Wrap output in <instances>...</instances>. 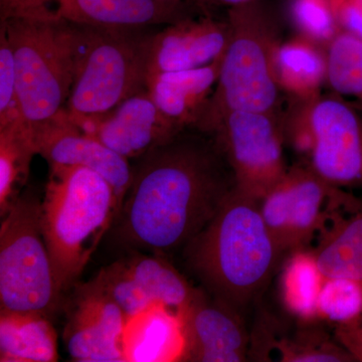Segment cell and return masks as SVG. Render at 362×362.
I'll use <instances>...</instances> for the list:
<instances>
[{"label": "cell", "mask_w": 362, "mask_h": 362, "mask_svg": "<svg viewBox=\"0 0 362 362\" xmlns=\"http://www.w3.org/2000/svg\"><path fill=\"white\" fill-rule=\"evenodd\" d=\"M37 156L32 130L21 121L0 127V216H4L23 192L30 163Z\"/></svg>", "instance_id": "24"}, {"label": "cell", "mask_w": 362, "mask_h": 362, "mask_svg": "<svg viewBox=\"0 0 362 362\" xmlns=\"http://www.w3.org/2000/svg\"><path fill=\"white\" fill-rule=\"evenodd\" d=\"M282 180L291 254L309 249L341 204L345 190L324 180L305 160L290 166Z\"/></svg>", "instance_id": "17"}, {"label": "cell", "mask_w": 362, "mask_h": 362, "mask_svg": "<svg viewBox=\"0 0 362 362\" xmlns=\"http://www.w3.org/2000/svg\"><path fill=\"white\" fill-rule=\"evenodd\" d=\"M230 39L228 21L209 13L164 26L152 39L148 78L211 65L223 56Z\"/></svg>", "instance_id": "16"}, {"label": "cell", "mask_w": 362, "mask_h": 362, "mask_svg": "<svg viewBox=\"0 0 362 362\" xmlns=\"http://www.w3.org/2000/svg\"><path fill=\"white\" fill-rule=\"evenodd\" d=\"M326 83L339 96L362 103V40L341 30L326 47Z\"/></svg>", "instance_id": "26"}, {"label": "cell", "mask_w": 362, "mask_h": 362, "mask_svg": "<svg viewBox=\"0 0 362 362\" xmlns=\"http://www.w3.org/2000/svg\"><path fill=\"white\" fill-rule=\"evenodd\" d=\"M120 211L113 188L95 171L49 165L40 223L62 294L77 284Z\"/></svg>", "instance_id": "3"}, {"label": "cell", "mask_w": 362, "mask_h": 362, "mask_svg": "<svg viewBox=\"0 0 362 362\" xmlns=\"http://www.w3.org/2000/svg\"><path fill=\"white\" fill-rule=\"evenodd\" d=\"M312 252L325 277L362 281V199L345 192Z\"/></svg>", "instance_id": "19"}, {"label": "cell", "mask_w": 362, "mask_h": 362, "mask_svg": "<svg viewBox=\"0 0 362 362\" xmlns=\"http://www.w3.org/2000/svg\"><path fill=\"white\" fill-rule=\"evenodd\" d=\"M311 149L305 161L330 185L362 187V116L339 95L306 104Z\"/></svg>", "instance_id": "9"}, {"label": "cell", "mask_w": 362, "mask_h": 362, "mask_svg": "<svg viewBox=\"0 0 362 362\" xmlns=\"http://www.w3.org/2000/svg\"><path fill=\"white\" fill-rule=\"evenodd\" d=\"M284 261L279 288L286 310L301 323L320 321L317 305L325 276L312 250L293 252Z\"/></svg>", "instance_id": "23"}, {"label": "cell", "mask_w": 362, "mask_h": 362, "mask_svg": "<svg viewBox=\"0 0 362 362\" xmlns=\"http://www.w3.org/2000/svg\"><path fill=\"white\" fill-rule=\"evenodd\" d=\"M0 1H7V0H0ZM8 1H11V0H8Z\"/></svg>", "instance_id": "35"}, {"label": "cell", "mask_w": 362, "mask_h": 362, "mask_svg": "<svg viewBox=\"0 0 362 362\" xmlns=\"http://www.w3.org/2000/svg\"><path fill=\"white\" fill-rule=\"evenodd\" d=\"M94 279L127 319L154 305L177 313L189 303L197 290L158 254L131 255L101 269Z\"/></svg>", "instance_id": "10"}, {"label": "cell", "mask_w": 362, "mask_h": 362, "mask_svg": "<svg viewBox=\"0 0 362 362\" xmlns=\"http://www.w3.org/2000/svg\"><path fill=\"white\" fill-rule=\"evenodd\" d=\"M341 30L362 40V0H331Z\"/></svg>", "instance_id": "30"}, {"label": "cell", "mask_w": 362, "mask_h": 362, "mask_svg": "<svg viewBox=\"0 0 362 362\" xmlns=\"http://www.w3.org/2000/svg\"><path fill=\"white\" fill-rule=\"evenodd\" d=\"M289 14L300 35L325 49L341 32L331 0H290Z\"/></svg>", "instance_id": "28"}, {"label": "cell", "mask_w": 362, "mask_h": 362, "mask_svg": "<svg viewBox=\"0 0 362 362\" xmlns=\"http://www.w3.org/2000/svg\"><path fill=\"white\" fill-rule=\"evenodd\" d=\"M80 42L65 107L71 122L111 111L147 89L154 28H111L78 25Z\"/></svg>", "instance_id": "6"}, {"label": "cell", "mask_w": 362, "mask_h": 362, "mask_svg": "<svg viewBox=\"0 0 362 362\" xmlns=\"http://www.w3.org/2000/svg\"><path fill=\"white\" fill-rule=\"evenodd\" d=\"M49 6L59 18L76 25L146 28L173 25L206 13L188 0H28L25 6Z\"/></svg>", "instance_id": "15"}, {"label": "cell", "mask_w": 362, "mask_h": 362, "mask_svg": "<svg viewBox=\"0 0 362 362\" xmlns=\"http://www.w3.org/2000/svg\"><path fill=\"white\" fill-rule=\"evenodd\" d=\"M123 350L126 362L181 361L185 337L180 315L168 307L154 305L129 317Z\"/></svg>", "instance_id": "20"}, {"label": "cell", "mask_w": 362, "mask_h": 362, "mask_svg": "<svg viewBox=\"0 0 362 362\" xmlns=\"http://www.w3.org/2000/svg\"><path fill=\"white\" fill-rule=\"evenodd\" d=\"M136 160L114 225L134 249L163 255L185 247L235 187L216 138L199 130H185Z\"/></svg>", "instance_id": "1"}, {"label": "cell", "mask_w": 362, "mask_h": 362, "mask_svg": "<svg viewBox=\"0 0 362 362\" xmlns=\"http://www.w3.org/2000/svg\"><path fill=\"white\" fill-rule=\"evenodd\" d=\"M319 320L334 326L362 316V281L344 277H325L319 295Z\"/></svg>", "instance_id": "27"}, {"label": "cell", "mask_w": 362, "mask_h": 362, "mask_svg": "<svg viewBox=\"0 0 362 362\" xmlns=\"http://www.w3.org/2000/svg\"><path fill=\"white\" fill-rule=\"evenodd\" d=\"M183 254L202 289L243 315L285 259L267 230L259 201L235 187Z\"/></svg>", "instance_id": "2"}, {"label": "cell", "mask_w": 362, "mask_h": 362, "mask_svg": "<svg viewBox=\"0 0 362 362\" xmlns=\"http://www.w3.org/2000/svg\"><path fill=\"white\" fill-rule=\"evenodd\" d=\"M252 1L255 0H202V4L206 8L209 6H223L230 8V7L243 6Z\"/></svg>", "instance_id": "32"}, {"label": "cell", "mask_w": 362, "mask_h": 362, "mask_svg": "<svg viewBox=\"0 0 362 362\" xmlns=\"http://www.w3.org/2000/svg\"><path fill=\"white\" fill-rule=\"evenodd\" d=\"M40 204L25 190L1 218L0 311L52 317L61 306L63 294L42 235Z\"/></svg>", "instance_id": "7"}, {"label": "cell", "mask_w": 362, "mask_h": 362, "mask_svg": "<svg viewBox=\"0 0 362 362\" xmlns=\"http://www.w3.org/2000/svg\"><path fill=\"white\" fill-rule=\"evenodd\" d=\"M76 125L129 160L140 158L183 132L161 113L147 89L106 114Z\"/></svg>", "instance_id": "14"}, {"label": "cell", "mask_w": 362, "mask_h": 362, "mask_svg": "<svg viewBox=\"0 0 362 362\" xmlns=\"http://www.w3.org/2000/svg\"><path fill=\"white\" fill-rule=\"evenodd\" d=\"M58 361V334L51 317L37 312L0 311V361Z\"/></svg>", "instance_id": "21"}, {"label": "cell", "mask_w": 362, "mask_h": 362, "mask_svg": "<svg viewBox=\"0 0 362 362\" xmlns=\"http://www.w3.org/2000/svg\"><path fill=\"white\" fill-rule=\"evenodd\" d=\"M230 39L218 82L194 129L211 134L233 112L279 113L281 88L276 71L280 26L259 0L230 7Z\"/></svg>", "instance_id": "5"}, {"label": "cell", "mask_w": 362, "mask_h": 362, "mask_svg": "<svg viewBox=\"0 0 362 362\" xmlns=\"http://www.w3.org/2000/svg\"><path fill=\"white\" fill-rule=\"evenodd\" d=\"M177 314L185 337L181 361H249L251 334L244 315L230 305L216 299L201 287Z\"/></svg>", "instance_id": "12"}, {"label": "cell", "mask_w": 362, "mask_h": 362, "mask_svg": "<svg viewBox=\"0 0 362 362\" xmlns=\"http://www.w3.org/2000/svg\"><path fill=\"white\" fill-rule=\"evenodd\" d=\"M221 59L194 70L165 71L148 78L147 90L154 103L181 131L194 129L213 94Z\"/></svg>", "instance_id": "18"}, {"label": "cell", "mask_w": 362, "mask_h": 362, "mask_svg": "<svg viewBox=\"0 0 362 362\" xmlns=\"http://www.w3.org/2000/svg\"><path fill=\"white\" fill-rule=\"evenodd\" d=\"M358 106H359V108H361V110H362V103L361 104H358Z\"/></svg>", "instance_id": "34"}, {"label": "cell", "mask_w": 362, "mask_h": 362, "mask_svg": "<svg viewBox=\"0 0 362 362\" xmlns=\"http://www.w3.org/2000/svg\"><path fill=\"white\" fill-rule=\"evenodd\" d=\"M214 135L232 169L235 187L259 201L287 173L284 124L279 113L237 111Z\"/></svg>", "instance_id": "8"}, {"label": "cell", "mask_w": 362, "mask_h": 362, "mask_svg": "<svg viewBox=\"0 0 362 362\" xmlns=\"http://www.w3.org/2000/svg\"><path fill=\"white\" fill-rule=\"evenodd\" d=\"M324 47L298 35L281 42L276 54V71L281 90L299 101L320 97L326 83L327 62Z\"/></svg>", "instance_id": "22"}, {"label": "cell", "mask_w": 362, "mask_h": 362, "mask_svg": "<svg viewBox=\"0 0 362 362\" xmlns=\"http://www.w3.org/2000/svg\"><path fill=\"white\" fill-rule=\"evenodd\" d=\"M30 128L37 154L49 166H82L95 171L108 181L122 207L132 181L129 159L81 130L65 109L49 121Z\"/></svg>", "instance_id": "13"}, {"label": "cell", "mask_w": 362, "mask_h": 362, "mask_svg": "<svg viewBox=\"0 0 362 362\" xmlns=\"http://www.w3.org/2000/svg\"><path fill=\"white\" fill-rule=\"evenodd\" d=\"M188 1L194 2V4H199V6H201L202 8L206 9V7L204 6V4H202V0H188Z\"/></svg>", "instance_id": "33"}, {"label": "cell", "mask_w": 362, "mask_h": 362, "mask_svg": "<svg viewBox=\"0 0 362 362\" xmlns=\"http://www.w3.org/2000/svg\"><path fill=\"white\" fill-rule=\"evenodd\" d=\"M64 342L71 361L124 362L127 317L95 279L74 286Z\"/></svg>", "instance_id": "11"}, {"label": "cell", "mask_w": 362, "mask_h": 362, "mask_svg": "<svg viewBox=\"0 0 362 362\" xmlns=\"http://www.w3.org/2000/svg\"><path fill=\"white\" fill-rule=\"evenodd\" d=\"M315 323H302V327L292 337H275L268 331L261 330L266 339H259L256 352L263 357L266 349L271 347L279 354L282 362H356L344 347L332 339L323 329L316 327ZM262 358V361H263Z\"/></svg>", "instance_id": "25"}, {"label": "cell", "mask_w": 362, "mask_h": 362, "mask_svg": "<svg viewBox=\"0 0 362 362\" xmlns=\"http://www.w3.org/2000/svg\"><path fill=\"white\" fill-rule=\"evenodd\" d=\"M334 337L356 362H362V316L352 322L335 326Z\"/></svg>", "instance_id": "31"}, {"label": "cell", "mask_w": 362, "mask_h": 362, "mask_svg": "<svg viewBox=\"0 0 362 362\" xmlns=\"http://www.w3.org/2000/svg\"><path fill=\"white\" fill-rule=\"evenodd\" d=\"M21 119L16 103V73L13 49L0 25V126Z\"/></svg>", "instance_id": "29"}, {"label": "cell", "mask_w": 362, "mask_h": 362, "mask_svg": "<svg viewBox=\"0 0 362 362\" xmlns=\"http://www.w3.org/2000/svg\"><path fill=\"white\" fill-rule=\"evenodd\" d=\"M13 52L21 121L40 125L65 109L73 85L80 30L49 6L0 13Z\"/></svg>", "instance_id": "4"}]
</instances>
